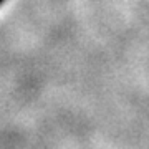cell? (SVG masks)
Segmentation results:
<instances>
[{"label": "cell", "instance_id": "cell-1", "mask_svg": "<svg viewBox=\"0 0 149 149\" xmlns=\"http://www.w3.org/2000/svg\"><path fill=\"white\" fill-rule=\"evenodd\" d=\"M0 2H2V0H0Z\"/></svg>", "mask_w": 149, "mask_h": 149}]
</instances>
